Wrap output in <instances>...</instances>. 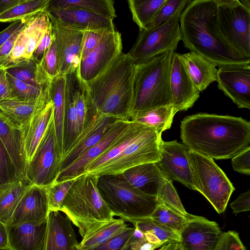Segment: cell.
<instances>
[{
    "label": "cell",
    "mask_w": 250,
    "mask_h": 250,
    "mask_svg": "<svg viewBox=\"0 0 250 250\" xmlns=\"http://www.w3.org/2000/svg\"><path fill=\"white\" fill-rule=\"evenodd\" d=\"M180 132L185 145L212 159L232 158L250 146V123L241 117L197 113L181 121Z\"/></svg>",
    "instance_id": "6da1fadb"
},
{
    "label": "cell",
    "mask_w": 250,
    "mask_h": 250,
    "mask_svg": "<svg viewBox=\"0 0 250 250\" xmlns=\"http://www.w3.org/2000/svg\"><path fill=\"white\" fill-rule=\"evenodd\" d=\"M215 0H191L181 13L180 27L184 46L216 66L249 63L250 59L236 53L217 33Z\"/></svg>",
    "instance_id": "7a4b0ae2"
},
{
    "label": "cell",
    "mask_w": 250,
    "mask_h": 250,
    "mask_svg": "<svg viewBox=\"0 0 250 250\" xmlns=\"http://www.w3.org/2000/svg\"><path fill=\"white\" fill-rule=\"evenodd\" d=\"M135 66L128 54L122 52L102 72L86 83L99 113L130 121Z\"/></svg>",
    "instance_id": "3957f363"
},
{
    "label": "cell",
    "mask_w": 250,
    "mask_h": 250,
    "mask_svg": "<svg viewBox=\"0 0 250 250\" xmlns=\"http://www.w3.org/2000/svg\"><path fill=\"white\" fill-rule=\"evenodd\" d=\"M98 176L84 173L77 177L60 209L78 228L82 237L114 219L98 190Z\"/></svg>",
    "instance_id": "277c9868"
},
{
    "label": "cell",
    "mask_w": 250,
    "mask_h": 250,
    "mask_svg": "<svg viewBox=\"0 0 250 250\" xmlns=\"http://www.w3.org/2000/svg\"><path fill=\"white\" fill-rule=\"evenodd\" d=\"M174 51L136 64L130 119L154 108L172 105L170 78Z\"/></svg>",
    "instance_id": "5b68a950"
},
{
    "label": "cell",
    "mask_w": 250,
    "mask_h": 250,
    "mask_svg": "<svg viewBox=\"0 0 250 250\" xmlns=\"http://www.w3.org/2000/svg\"><path fill=\"white\" fill-rule=\"evenodd\" d=\"M97 187L115 216L125 222L149 217L159 204L156 196L133 187L121 174L99 175Z\"/></svg>",
    "instance_id": "8992f818"
},
{
    "label": "cell",
    "mask_w": 250,
    "mask_h": 250,
    "mask_svg": "<svg viewBox=\"0 0 250 250\" xmlns=\"http://www.w3.org/2000/svg\"><path fill=\"white\" fill-rule=\"evenodd\" d=\"M195 190L200 192L219 214L226 209L235 188L224 171L211 158L188 151Z\"/></svg>",
    "instance_id": "52a82bcc"
},
{
    "label": "cell",
    "mask_w": 250,
    "mask_h": 250,
    "mask_svg": "<svg viewBox=\"0 0 250 250\" xmlns=\"http://www.w3.org/2000/svg\"><path fill=\"white\" fill-rule=\"evenodd\" d=\"M215 29L237 54L250 59V9L239 0H215Z\"/></svg>",
    "instance_id": "ba28073f"
},
{
    "label": "cell",
    "mask_w": 250,
    "mask_h": 250,
    "mask_svg": "<svg viewBox=\"0 0 250 250\" xmlns=\"http://www.w3.org/2000/svg\"><path fill=\"white\" fill-rule=\"evenodd\" d=\"M187 5L179 8L167 21L150 30H140L128 55L136 64L167 52L175 51L181 40L180 17Z\"/></svg>",
    "instance_id": "9c48e42d"
},
{
    "label": "cell",
    "mask_w": 250,
    "mask_h": 250,
    "mask_svg": "<svg viewBox=\"0 0 250 250\" xmlns=\"http://www.w3.org/2000/svg\"><path fill=\"white\" fill-rule=\"evenodd\" d=\"M161 134L147 126L142 133L117 156L92 173L96 175L119 174L133 167L156 163L160 158Z\"/></svg>",
    "instance_id": "30bf717a"
},
{
    "label": "cell",
    "mask_w": 250,
    "mask_h": 250,
    "mask_svg": "<svg viewBox=\"0 0 250 250\" xmlns=\"http://www.w3.org/2000/svg\"><path fill=\"white\" fill-rule=\"evenodd\" d=\"M61 158L53 116L27 165L26 181L30 185L45 187L55 183L60 172Z\"/></svg>",
    "instance_id": "8fae6325"
},
{
    "label": "cell",
    "mask_w": 250,
    "mask_h": 250,
    "mask_svg": "<svg viewBox=\"0 0 250 250\" xmlns=\"http://www.w3.org/2000/svg\"><path fill=\"white\" fill-rule=\"evenodd\" d=\"M189 150L188 146L176 140L165 142L162 140L160 158L156 164L166 178L195 190L188 159Z\"/></svg>",
    "instance_id": "7c38bea8"
},
{
    "label": "cell",
    "mask_w": 250,
    "mask_h": 250,
    "mask_svg": "<svg viewBox=\"0 0 250 250\" xmlns=\"http://www.w3.org/2000/svg\"><path fill=\"white\" fill-rule=\"evenodd\" d=\"M223 233L216 222L188 213L180 243L183 250H215Z\"/></svg>",
    "instance_id": "4fadbf2b"
},
{
    "label": "cell",
    "mask_w": 250,
    "mask_h": 250,
    "mask_svg": "<svg viewBox=\"0 0 250 250\" xmlns=\"http://www.w3.org/2000/svg\"><path fill=\"white\" fill-rule=\"evenodd\" d=\"M216 81L218 88L238 108L250 109V63L219 66Z\"/></svg>",
    "instance_id": "5bb4252c"
},
{
    "label": "cell",
    "mask_w": 250,
    "mask_h": 250,
    "mask_svg": "<svg viewBox=\"0 0 250 250\" xmlns=\"http://www.w3.org/2000/svg\"><path fill=\"white\" fill-rule=\"evenodd\" d=\"M122 50L121 34L117 31L106 34L97 47L81 60L78 73L86 83L102 72L119 55Z\"/></svg>",
    "instance_id": "9a60e30c"
},
{
    "label": "cell",
    "mask_w": 250,
    "mask_h": 250,
    "mask_svg": "<svg viewBox=\"0 0 250 250\" xmlns=\"http://www.w3.org/2000/svg\"><path fill=\"white\" fill-rule=\"evenodd\" d=\"M47 13L52 23L58 55V75H64L79 68L84 32L66 27Z\"/></svg>",
    "instance_id": "2e32d148"
},
{
    "label": "cell",
    "mask_w": 250,
    "mask_h": 250,
    "mask_svg": "<svg viewBox=\"0 0 250 250\" xmlns=\"http://www.w3.org/2000/svg\"><path fill=\"white\" fill-rule=\"evenodd\" d=\"M172 106L178 112L191 107L200 97V92L191 80L181 57L174 52L170 72Z\"/></svg>",
    "instance_id": "e0dca14e"
},
{
    "label": "cell",
    "mask_w": 250,
    "mask_h": 250,
    "mask_svg": "<svg viewBox=\"0 0 250 250\" xmlns=\"http://www.w3.org/2000/svg\"><path fill=\"white\" fill-rule=\"evenodd\" d=\"M46 11L62 25L77 30H115L113 20L86 10L73 7L46 9Z\"/></svg>",
    "instance_id": "ac0fdd59"
},
{
    "label": "cell",
    "mask_w": 250,
    "mask_h": 250,
    "mask_svg": "<svg viewBox=\"0 0 250 250\" xmlns=\"http://www.w3.org/2000/svg\"><path fill=\"white\" fill-rule=\"evenodd\" d=\"M129 122L117 119L111 123L101 139L70 165L61 171L55 182L76 179L84 173L87 166L110 146Z\"/></svg>",
    "instance_id": "d6986e66"
},
{
    "label": "cell",
    "mask_w": 250,
    "mask_h": 250,
    "mask_svg": "<svg viewBox=\"0 0 250 250\" xmlns=\"http://www.w3.org/2000/svg\"><path fill=\"white\" fill-rule=\"evenodd\" d=\"M49 213L46 187L29 185L12 216L9 226L47 220Z\"/></svg>",
    "instance_id": "ffe728a7"
},
{
    "label": "cell",
    "mask_w": 250,
    "mask_h": 250,
    "mask_svg": "<svg viewBox=\"0 0 250 250\" xmlns=\"http://www.w3.org/2000/svg\"><path fill=\"white\" fill-rule=\"evenodd\" d=\"M64 76L65 83L62 156L70 149L81 135L75 106L76 90L79 80L78 69L71 70Z\"/></svg>",
    "instance_id": "44dd1931"
},
{
    "label": "cell",
    "mask_w": 250,
    "mask_h": 250,
    "mask_svg": "<svg viewBox=\"0 0 250 250\" xmlns=\"http://www.w3.org/2000/svg\"><path fill=\"white\" fill-rule=\"evenodd\" d=\"M78 243L70 220L59 211L49 212L42 250H71Z\"/></svg>",
    "instance_id": "7402d4cb"
},
{
    "label": "cell",
    "mask_w": 250,
    "mask_h": 250,
    "mask_svg": "<svg viewBox=\"0 0 250 250\" xmlns=\"http://www.w3.org/2000/svg\"><path fill=\"white\" fill-rule=\"evenodd\" d=\"M46 222L8 226V243L4 250H42Z\"/></svg>",
    "instance_id": "603a6c76"
},
{
    "label": "cell",
    "mask_w": 250,
    "mask_h": 250,
    "mask_svg": "<svg viewBox=\"0 0 250 250\" xmlns=\"http://www.w3.org/2000/svg\"><path fill=\"white\" fill-rule=\"evenodd\" d=\"M116 120L117 119L99 113L70 149L62 156L60 163V172L96 144L106 131L110 124Z\"/></svg>",
    "instance_id": "cb8c5ba5"
},
{
    "label": "cell",
    "mask_w": 250,
    "mask_h": 250,
    "mask_svg": "<svg viewBox=\"0 0 250 250\" xmlns=\"http://www.w3.org/2000/svg\"><path fill=\"white\" fill-rule=\"evenodd\" d=\"M0 139L16 167L19 178L26 181L27 161L21 129L0 110Z\"/></svg>",
    "instance_id": "d4e9b609"
},
{
    "label": "cell",
    "mask_w": 250,
    "mask_h": 250,
    "mask_svg": "<svg viewBox=\"0 0 250 250\" xmlns=\"http://www.w3.org/2000/svg\"><path fill=\"white\" fill-rule=\"evenodd\" d=\"M51 101L49 87L36 101H24L14 99L1 101L0 102V110L21 128Z\"/></svg>",
    "instance_id": "484cf974"
},
{
    "label": "cell",
    "mask_w": 250,
    "mask_h": 250,
    "mask_svg": "<svg viewBox=\"0 0 250 250\" xmlns=\"http://www.w3.org/2000/svg\"><path fill=\"white\" fill-rule=\"evenodd\" d=\"M53 116L51 101L20 128L23 147L27 164L31 161Z\"/></svg>",
    "instance_id": "4316f807"
},
{
    "label": "cell",
    "mask_w": 250,
    "mask_h": 250,
    "mask_svg": "<svg viewBox=\"0 0 250 250\" xmlns=\"http://www.w3.org/2000/svg\"><path fill=\"white\" fill-rule=\"evenodd\" d=\"M121 174L133 187L155 196L157 195L166 178L156 163L139 165Z\"/></svg>",
    "instance_id": "83f0119b"
},
{
    "label": "cell",
    "mask_w": 250,
    "mask_h": 250,
    "mask_svg": "<svg viewBox=\"0 0 250 250\" xmlns=\"http://www.w3.org/2000/svg\"><path fill=\"white\" fill-rule=\"evenodd\" d=\"M187 71L197 89L202 92L217 80L216 65L194 52L181 54Z\"/></svg>",
    "instance_id": "f1b7e54d"
},
{
    "label": "cell",
    "mask_w": 250,
    "mask_h": 250,
    "mask_svg": "<svg viewBox=\"0 0 250 250\" xmlns=\"http://www.w3.org/2000/svg\"><path fill=\"white\" fill-rule=\"evenodd\" d=\"M147 125L130 121L110 146L86 167L84 173H92L98 168L115 158L135 140Z\"/></svg>",
    "instance_id": "f546056e"
},
{
    "label": "cell",
    "mask_w": 250,
    "mask_h": 250,
    "mask_svg": "<svg viewBox=\"0 0 250 250\" xmlns=\"http://www.w3.org/2000/svg\"><path fill=\"white\" fill-rule=\"evenodd\" d=\"M29 185L27 181L19 178L0 186V221L7 226Z\"/></svg>",
    "instance_id": "4dcf8cb0"
},
{
    "label": "cell",
    "mask_w": 250,
    "mask_h": 250,
    "mask_svg": "<svg viewBox=\"0 0 250 250\" xmlns=\"http://www.w3.org/2000/svg\"><path fill=\"white\" fill-rule=\"evenodd\" d=\"M65 83V76L58 75L52 79L49 86L50 99L53 108V120L57 141L62 157V156Z\"/></svg>",
    "instance_id": "1f68e13d"
},
{
    "label": "cell",
    "mask_w": 250,
    "mask_h": 250,
    "mask_svg": "<svg viewBox=\"0 0 250 250\" xmlns=\"http://www.w3.org/2000/svg\"><path fill=\"white\" fill-rule=\"evenodd\" d=\"M5 69L13 77L37 87L48 86L52 80L42 69L40 62L32 57Z\"/></svg>",
    "instance_id": "d6a6232c"
},
{
    "label": "cell",
    "mask_w": 250,
    "mask_h": 250,
    "mask_svg": "<svg viewBox=\"0 0 250 250\" xmlns=\"http://www.w3.org/2000/svg\"><path fill=\"white\" fill-rule=\"evenodd\" d=\"M128 226L122 219H114L85 234L79 245L83 250H91L120 234Z\"/></svg>",
    "instance_id": "836d02e7"
},
{
    "label": "cell",
    "mask_w": 250,
    "mask_h": 250,
    "mask_svg": "<svg viewBox=\"0 0 250 250\" xmlns=\"http://www.w3.org/2000/svg\"><path fill=\"white\" fill-rule=\"evenodd\" d=\"M114 4L112 0H50L46 9L77 7L113 20L116 17Z\"/></svg>",
    "instance_id": "e575fe53"
},
{
    "label": "cell",
    "mask_w": 250,
    "mask_h": 250,
    "mask_svg": "<svg viewBox=\"0 0 250 250\" xmlns=\"http://www.w3.org/2000/svg\"><path fill=\"white\" fill-rule=\"evenodd\" d=\"M177 111L172 105L154 108L132 117L130 121L147 125L158 133L170 128L173 119Z\"/></svg>",
    "instance_id": "d590c367"
},
{
    "label": "cell",
    "mask_w": 250,
    "mask_h": 250,
    "mask_svg": "<svg viewBox=\"0 0 250 250\" xmlns=\"http://www.w3.org/2000/svg\"><path fill=\"white\" fill-rule=\"evenodd\" d=\"M166 0H129L133 21L140 30H145L152 22Z\"/></svg>",
    "instance_id": "8d00e7d4"
},
{
    "label": "cell",
    "mask_w": 250,
    "mask_h": 250,
    "mask_svg": "<svg viewBox=\"0 0 250 250\" xmlns=\"http://www.w3.org/2000/svg\"><path fill=\"white\" fill-rule=\"evenodd\" d=\"M50 23L51 21L46 10L28 19L24 27L28 39L26 53L27 60L32 57Z\"/></svg>",
    "instance_id": "74e56055"
},
{
    "label": "cell",
    "mask_w": 250,
    "mask_h": 250,
    "mask_svg": "<svg viewBox=\"0 0 250 250\" xmlns=\"http://www.w3.org/2000/svg\"><path fill=\"white\" fill-rule=\"evenodd\" d=\"M50 0H22L0 15V22H14L32 17L46 10Z\"/></svg>",
    "instance_id": "f35d334b"
},
{
    "label": "cell",
    "mask_w": 250,
    "mask_h": 250,
    "mask_svg": "<svg viewBox=\"0 0 250 250\" xmlns=\"http://www.w3.org/2000/svg\"><path fill=\"white\" fill-rule=\"evenodd\" d=\"M134 227L142 233L150 232L155 235L164 244L172 242H180L179 236L170 229L153 220L150 217L132 220Z\"/></svg>",
    "instance_id": "ab89813d"
},
{
    "label": "cell",
    "mask_w": 250,
    "mask_h": 250,
    "mask_svg": "<svg viewBox=\"0 0 250 250\" xmlns=\"http://www.w3.org/2000/svg\"><path fill=\"white\" fill-rule=\"evenodd\" d=\"M187 215L188 214L183 215L162 204L159 203L150 217L170 229L179 236V233L187 220Z\"/></svg>",
    "instance_id": "60d3db41"
},
{
    "label": "cell",
    "mask_w": 250,
    "mask_h": 250,
    "mask_svg": "<svg viewBox=\"0 0 250 250\" xmlns=\"http://www.w3.org/2000/svg\"><path fill=\"white\" fill-rule=\"evenodd\" d=\"M6 74L12 92V99L24 101H36L50 86L49 85L42 88L37 87L21 81L7 72Z\"/></svg>",
    "instance_id": "b9f144b4"
},
{
    "label": "cell",
    "mask_w": 250,
    "mask_h": 250,
    "mask_svg": "<svg viewBox=\"0 0 250 250\" xmlns=\"http://www.w3.org/2000/svg\"><path fill=\"white\" fill-rule=\"evenodd\" d=\"M159 203L183 214L187 215L186 211L176 189L172 184V181L165 178L164 182L156 196Z\"/></svg>",
    "instance_id": "7bdbcfd3"
},
{
    "label": "cell",
    "mask_w": 250,
    "mask_h": 250,
    "mask_svg": "<svg viewBox=\"0 0 250 250\" xmlns=\"http://www.w3.org/2000/svg\"><path fill=\"white\" fill-rule=\"evenodd\" d=\"M75 179L55 182L46 187L49 212L59 211Z\"/></svg>",
    "instance_id": "ee69618b"
},
{
    "label": "cell",
    "mask_w": 250,
    "mask_h": 250,
    "mask_svg": "<svg viewBox=\"0 0 250 250\" xmlns=\"http://www.w3.org/2000/svg\"><path fill=\"white\" fill-rule=\"evenodd\" d=\"M27 37L23 28L19 34L9 56L1 63L0 67L6 68L27 61Z\"/></svg>",
    "instance_id": "f6af8a7d"
},
{
    "label": "cell",
    "mask_w": 250,
    "mask_h": 250,
    "mask_svg": "<svg viewBox=\"0 0 250 250\" xmlns=\"http://www.w3.org/2000/svg\"><path fill=\"white\" fill-rule=\"evenodd\" d=\"M189 0H166L154 19L145 30H150L162 24L171 17L181 7L187 5Z\"/></svg>",
    "instance_id": "bcb514c9"
},
{
    "label": "cell",
    "mask_w": 250,
    "mask_h": 250,
    "mask_svg": "<svg viewBox=\"0 0 250 250\" xmlns=\"http://www.w3.org/2000/svg\"><path fill=\"white\" fill-rule=\"evenodd\" d=\"M19 178L16 167L0 139V186Z\"/></svg>",
    "instance_id": "7dc6e473"
},
{
    "label": "cell",
    "mask_w": 250,
    "mask_h": 250,
    "mask_svg": "<svg viewBox=\"0 0 250 250\" xmlns=\"http://www.w3.org/2000/svg\"><path fill=\"white\" fill-rule=\"evenodd\" d=\"M134 230V227H128L120 234L91 250H125L130 244Z\"/></svg>",
    "instance_id": "c3c4849f"
},
{
    "label": "cell",
    "mask_w": 250,
    "mask_h": 250,
    "mask_svg": "<svg viewBox=\"0 0 250 250\" xmlns=\"http://www.w3.org/2000/svg\"><path fill=\"white\" fill-rule=\"evenodd\" d=\"M40 64L50 79L59 75V59L54 38L43 55Z\"/></svg>",
    "instance_id": "681fc988"
},
{
    "label": "cell",
    "mask_w": 250,
    "mask_h": 250,
    "mask_svg": "<svg viewBox=\"0 0 250 250\" xmlns=\"http://www.w3.org/2000/svg\"><path fill=\"white\" fill-rule=\"evenodd\" d=\"M109 32L110 31L104 30L84 31L81 46V60L92 52L102 38Z\"/></svg>",
    "instance_id": "f907efd6"
},
{
    "label": "cell",
    "mask_w": 250,
    "mask_h": 250,
    "mask_svg": "<svg viewBox=\"0 0 250 250\" xmlns=\"http://www.w3.org/2000/svg\"><path fill=\"white\" fill-rule=\"evenodd\" d=\"M215 250H247L235 231L223 232L221 239Z\"/></svg>",
    "instance_id": "816d5d0a"
},
{
    "label": "cell",
    "mask_w": 250,
    "mask_h": 250,
    "mask_svg": "<svg viewBox=\"0 0 250 250\" xmlns=\"http://www.w3.org/2000/svg\"><path fill=\"white\" fill-rule=\"evenodd\" d=\"M233 169L240 173L250 174V146H249L232 158Z\"/></svg>",
    "instance_id": "f5cc1de1"
},
{
    "label": "cell",
    "mask_w": 250,
    "mask_h": 250,
    "mask_svg": "<svg viewBox=\"0 0 250 250\" xmlns=\"http://www.w3.org/2000/svg\"><path fill=\"white\" fill-rule=\"evenodd\" d=\"M54 38L52 25L51 22L44 36L33 52L32 58L40 62L46 51L51 45Z\"/></svg>",
    "instance_id": "db71d44e"
},
{
    "label": "cell",
    "mask_w": 250,
    "mask_h": 250,
    "mask_svg": "<svg viewBox=\"0 0 250 250\" xmlns=\"http://www.w3.org/2000/svg\"><path fill=\"white\" fill-rule=\"evenodd\" d=\"M233 213L237 214L250 210V190L240 194L236 199L230 204Z\"/></svg>",
    "instance_id": "11a10c76"
},
{
    "label": "cell",
    "mask_w": 250,
    "mask_h": 250,
    "mask_svg": "<svg viewBox=\"0 0 250 250\" xmlns=\"http://www.w3.org/2000/svg\"><path fill=\"white\" fill-rule=\"evenodd\" d=\"M28 19L13 22L5 29L0 32V47L16 32L24 27Z\"/></svg>",
    "instance_id": "9f6ffc18"
},
{
    "label": "cell",
    "mask_w": 250,
    "mask_h": 250,
    "mask_svg": "<svg viewBox=\"0 0 250 250\" xmlns=\"http://www.w3.org/2000/svg\"><path fill=\"white\" fill-rule=\"evenodd\" d=\"M12 98L6 69L4 67H0V102Z\"/></svg>",
    "instance_id": "6f0895ef"
},
{
    "label": "cell",
    "mask_w": 250,
    "mask_h": 250,
    "mask_svg": "<svg viewBox=\"0 0 250 250\" xmlns=\"http://www.w3.org/2000/svg\"><path fill=\"white\" fill-rule=\"evenodd\" d=\"M158 245L149 242L144 236L137 240L130 241V248L132 250H154L159 248Z\"/></svg>",
    "instance_id": "680465c9"
},
{
    "label": "cell",
    "mask_w": 250,
    "mask_h": 250,
    "mask_svg": "<svg viewBox=\"0 0 250 250\" xmlns=\"http://www.w3.org/2000/svg\"><path fill=\"white\" fill-rule=\"evenodd\" d=\"M8 243V226L0 221V250H4Z\"/></svg>",
    "instance_id": "91938a15"
},
{
    "label": "cell",
    "mask_w": 250,
    "mask_h": 250,
    "mask_svg": "<svg viewBox=\"0 0 250 250\" xmlns=\"http://www.w3.org/2000/svg\"><path fill=\"white\" fill-rule=\"evenodd\" d=\"M22 0H0V15L19 4Z\"/></svg>",
    "instance_id": "94428289"
},
{
    "label": "cell",
    "mask_w": 250,
    "mask_h": 250,
    "mask_svg": "<svg viewBox=\"0 0 250 250\" xmlns=\"http://www.w3.org/2000/svg\"><path fill=\"white\" fill-rule=\"evenodd\" d=\"M159 250H183L180 242H172L162 246Z\"/></svg>",
    "instance_id": "6125c7cd"
},
{
    "label": "cell",
    "mask_w": 250,
    "mask_h": 250,
    "mask_svg": "<svg viewBox=\"0 0 250 250\" xmlns=\"http://www.w3.org/2000/svg\"><path fill=\"white\" fill-rule=\"evenodd\" d=\"M239 1L245 6L250 9V0H239Z\"/></svg>",
    "instance_id": "be15d7a7"
},
{
    "label": "cell",
    "mask_w": 250,
    "mask_h": 250,
    "mask_svg": "<svg viewBox=\"0 0 250 250\" xmlns=\"http://www.w3.org/2000/svg\"><path fill=\"white\" fill-rule=\"evenodd\" d=\"M71 250H83L81 248V247L79 245V244L78 243L77 244L75 245L72 248Z\"/></svg>",
    "instance_id": "e7e4bbea"
},
{
    "label": "cell",
    "mask_w": 250,
    "mask_h": 250,
    "mask_svg": "<svg viewBox=\"0 0 250 250\" xmlns=\"http://www.w3.org/2000/svg\"><path fill=\"white\" fill-rule=\"evenodd\" d=\"M125 250H132L130 248V244L127 246V247L125 249Z\"/></svg>",
    "instance_id": "03108f58"
}]
</instances>
